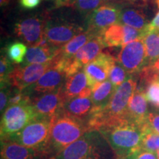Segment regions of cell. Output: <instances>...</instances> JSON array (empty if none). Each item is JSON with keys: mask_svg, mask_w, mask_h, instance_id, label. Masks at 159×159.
Returning <instances> with one entry per match:
<instances>
[{"mask_svg": "<svg viewBox=\"0 0 159 159\" xmlns=\"http://www.w3.org/2000/svg\"><path fill=\"white\" fill-rule=\"evenodd\" d=\"M146 124L140 125L129 119H124L98 131L108 141L117 158H124L141 150Z\"/></svg>", "mask_w": 159, "mask_h": 159, "instance_id": "cell-1", "label": "cell"}, {"mask_svg": "<svg viewBox=\"0 0 159 159\" xmlns=\"http://www.w3.org/2000/svg\"><path fill=\"white\" fill-rule=\"evenodd\" d=\"M108 141L98 130H90L52 159H116Z\"/></svg>", "mask_w": 159, "mask_h": 159, "instance_id": "cell-2", "label": "cell"}, {"mask_svg": "<svg viewBox=\"0 0 159 159\" xmlns=\"http://www.w3.org/2000/svg\"><path fill=\"white\" fill-rule=\"evenodd\" d=\"M88 131L86 123L66 114L63 109L52 117L49 150L53 158Z\"/></svg>", "mask_w": 159, "mask_h": 159, "instance_id": "cell-3", "label": "cell"}, {"mask_svg": "<svg viewBox=\"0 0 159 159\" xmlns=\"http://www.w3.org/2000/svg\"><path fill=\"white\" fill-rule=\"evenodd\" d=\"M50 128L51 118L36 116L20 132L1 141H11L27 148L47 150L51 154L49 150Z\"/></svg>", "mask_w": 159, "mask_h": 159, "instance_id": "cell-4", "label": "cell"}, {"mask_svg": "<svg viewBox=\"0 0 159 159\" xmlns=\"http://www.w3.org/2000/svg\"><path fill=\"white\" fill-rule=\"evenodd\" d=\"M36 116L31 104L7 107L1 119V140L20 132Z\"/></svg>", "mask_w": 159, "mask_h": 159, "instance_id": "cell-5", "label": "cell"}, {"mask_svg": "<svg viewBox=\"0 0 159 159\" xmlns=\"http://www.w3.org/2000/svg\"><path fill=\"white\" fill-rule=\"evenodd\" d=\"M116 61L129 75L140 72L148 65L144 40L139 39L122 46Z\"/></svg>", "mask_w": 159, "mask_h": 159, "instance_id": "cell-6", "label": "cell"}, {"mask_svg": "<svg viewBox=\"0 0 159 159\" xmlns=\"http://www.w3.org/2000/svg\"><path fill=\"white\" fill-rule=\"evenodd\" d=\"M66 61L60 54L55 57L52 66L33 85V91L38 94H42L61 88L66 79Z\"/></svg>", "mask_w": 159, "mask_h": 159, "instance_id": "cell-7", "label": "cell"}, {"mask_svg": "<svg viewBox=\"0 0 159 159\" xmlns=\"http://www.w3.org/2000/svg\"><path fill=\"white\" fill-rule=\"evenodd\" d=\"M52 63L53 60L45 63H32L24 66L14 67L9 76L10 84L18 91H24L37 83Z\"/></svg>", "mask_w": 159, "mask_h": 159, "instance_id": "cell-8", "label": "cell"}, {"mask_svg": "<svg viewBox=\"0 0 159 159\" xmlns=\"http://www.w3.org/2000/svg\"><path fill=\"white\" fill-rule=\"evenodd\" d=\"M105 47L101 35H97L90 40L74 56L67 58L66 63V77L75 74L84 68L85 65L94 61Z\"/></svg>", "mask_w": 159, "mask_h": 159, "instance_id": "cell-9", "label": "cell"}, {"mask_svg": "<svg viewBox=\"0 0 159 159\" xmlns=\"http://www.w3.org/2000/svg\"><path fill=\"white\" fill-rule=\"evenodd\" d=\"M122 7L104 5L91 13L88 19L87 30L101 35L111 26L119 24Z\"/></svg>", "mask_w": 159, "mask_h": 159, "instance_id": "cell-10", "label": "cell"}, {"mask_svg": "<svg viewBox=\"0 0 159 159\" xmlns=\"http://www.w3.org/2000/svg\"><path fill=\"white\" fill-rule=\"evenodd\" d=\"M116 62L115 57L105 52H101L94 61L85 66L83 70L91 90L97 84L107 80L111 69Z\"/></svg>", "mask_w": 159, "mask_h": 159, "instance_id": "cell-11", "label": "cell"}, {"mask_svg": "<svg viewBox=\"0 0 159 159\" xmlns=\"http://www.w3.org/2000/svg\"><path fill=\"white\" fill-rule=\"evenodd\" d=\"M62 87L52 92L39 94L34 98H31V105L37 116L52 118L62 111L66 102L63 96Z\"/></svg>", "mask_w": 159, "mask_h": 159, "instance_id": "cell-12", "label": "cell"}, {"mask_svg": "<svg viewBox=\"0 0 159 159\" xmlns=\"http://www.w3.org/2000/svg\"><path fill=\"white\" fill-rule=\"evenodd\" d=\"M47 23L38 17L27 18L16 25L15 32L30 47H35L45 37Z\"/></svg>", "mask_w": 159, "mask_h": 159, "instance_id": "cell-13", "label": "cell"}, {"mask_svg": "<svg viewBox=\"0 0 159 159\" xmlns=\"http://www.w3.org/2000/svg\"><path fill=\"white\" fill-rule=\"evenodd\" d=\"M83 31V27L70 23H47L45 37L49 44L55 47H62Z\"/></svg>", "mask_w": 159, "mask_h": 159, "instance_id": "cell-14", "label": "cell"}, {"mask_svg": "<svg viewBox=\"0 0 159 159\" xmlns=\"http://www.w3.org/2000/svg\"><path fill=\"white\" fill-rule=\"evenodd\" d=\"M48 151L27 148L11 141H1V159H51Z\"/></svg>", "mask_w": 159, "mask_h": 159, "instance_id": "cell-15", "label": "cell"}, {"mask_svg": "<svg viewBox=\"0 0 159 159\" xmlns=\"http://www.w3.org/2000/svg\"><path fill=\"white\" fill-rule=\"evenodd\" d=\"M148 102L145 91L137 87L129 101L127 113L128 119L140 125L146 124L149 114Z\"/></svg>", "mask_w": 159, "mask_h": 159, "instance_id": "cell-16", "label": "cell"}, {"mask_svg": "<svg viewBox=\"0 0 159 159\" xmlns=\"http://www.w3.org/2000/svg\"><path fill=\"white\" fill-rule=\"evenodd\" d=\"M94 105L89 98L76 97L69 99L63 107V111L69 116L83 121L87 124L92 114Z\"/></svg>", "mask_w": 159, "mask_h": 159, "instance_id": "cell-17", "label": "cell"}, {"mask_svg": "<svg viewBox=\"0 0 159 159\" xmlns=\"http://www.w3.org/2000/svg\"><path fill=\"white\" fill-rule=\"evenodd\" d=\"M87 86H89L88 80L83 69L75 74L67 77L62 87L63 94L66 100L78 97Z\"/></svg>", "mask_w": 159, "mask_h": 159, "instance_id": "cell-18", "label": "cell"}, {"mask_svg": "<svg viewBox=\"0 0 159 159\" xmlns=\"http://www.w3.org/2000/svg\"><path fill=\"white\" fill-rule=\"evenodd\" d=\"M60 48L53 46H47V47L36 46V47H30L26 55L24 65H27V63L32 64V63H48L60 54Z\"/></svg>", "mask_w": 159, "mask_h": 159, "instance_id": "cell-19", "label": "cell"}, {"mask_svg": "<svg viewBox=\"0 0 159 159\" xmlns=\"http://www.w3.org/2000/svg\"><path fill=\"white\" fill-rule=\"evenodd\" d=\"M119 24L137 30H143L149 25L144 12L136 7H122Z\"/></svg>", "mask_w": 159, "mask_h": 159, "instance_id": "cell-20", "label": "cell"}, {"mask_svg": "<svg viewBox=\"0 0 159 159\" xmlns=\"http://www.w3.org/2000/svg\"><path fill=\"white\" fill-rule=\"evenodd\" d=\"M116 88L110 80L99 83L92 89L90 98L92 100L95 109H101L108 105Z\"/></svg>", "mask_w": 159, "mask_h": 159, "instance_id": "cell-21", "label": "cell"}, {"mask_svg": "<svg viewBox=\"0 0 159 159\" xmlns=\"http://www.w3.org/2000/svg\"><path fill=\"white\" fill-rule=\"evenodd\" d=\"M97 35L89 30L77 35L66 44L60 48V55L65 58H71L83 46L86 44L90 40Z\"/></svg>", "mask_w": 159, "mask_h": 159, "instance_id": "cell-22", "label": "cell"}, {"mask_svg": "<svg viewBox=\"0 0 159 159\" xmlns=\"http://www.w3.org/2000/svg\"><path fill=\"white\" fill-rule=\"evenodd\" d=\"M105 47L124 46V25L116 24L111 26L101 35Z\"/></svg>", "mask_w": 159, "mask_h": 159, "instance_id": "cell-23", "label": "cell"}, {"mask_svg": "<svg viewBox=\"0 0 159 159\" xmlns=\"http://www.w3.org/2000/svg\"><path fill=\"white\" fill-rule=\"evenodd\" d=\"M143 40L146 48L148 65L153 64L159 59V30L150 32Z\"/></svg>", "mask_w": 159, "mask_h": 159, "instance_id": "cell-24", "label": "cell"}, {"mask_svg": "<svg viewBox=\"0 0 159 159\" xmlns=\"http://www.w3.org/2000/svg\"><path fill=\"white\" fill-rule=\"evenodd\" d=\"M141 150L157 152L159 150V134L149 128L148 122L144 127Z\"/></svg>", "mask_w": 159, "mask_h": 159, "instance_id": "cell-25", "label": "cell"}, {"mask_svg": "<svg viewBox=\"0 0 159 159\" xmlns=\"http://www.w3.org/2000/svg\"><path fill=\"white\" fill-rule=\"evenodd\" d=\"M102 5H104L102 0H74L70 7H74L83 14L90 15Z\"/></svg>", "mask_w": 159, "mask_h": 159, "instance_id": "cell-26", "label": "cell"}, {"mask_svg": "<svg viewBox=\"0 0 159 159\" xmlns=\"http://www.w3.org/2000/svg\"><path fill=\"white\" fill-rule=\"evenodd\" d=\"M27 50L28 49L25 43L21 42L13 43L7 47V56L13 63L19 64L23 62L24 58L27 55Z\"/></svg>", "mask_w": 159, "mask_h": 159, "instance_id": "cell-27", "label": "cell"}, {"mask_svg": "<svg viewBox=\"0 0 159 159\" xmlns=\"http://www.w3.org/2000/svg\"><path fill=\"white\" fill-rule=\"evenodd\" d=\"M131 76L132 75H129L126 70L116 61L112 66V68L111 69L108 77L109 80L116 89L128 78H130Z\"/></svg>", "mask_w": 159, "mask_h": 159, "instance_id": "cell-28", "label": "cell"}, {"mask_svg": "<svg viewBox=\"0 0 159 159\" xmlns=\"http://www.w3.org/2000/svg\"><path fill=\"white\" fill-rule=\"evenodd\" d=\"M12 64L9 59L5 55H2L0 60V82L1 85L10 84L9 76L13 71Z\"/></svg>", "mask_w": 159, "mask_h": 159, "instance_id": "cell-29", "label": "cell"}, {"mask_svg": "<svg viewBox=\"0 0 159 159\" xmlns=\"http://www.w3.org/2000/svg\"><path fill=\"white\" fill-rule=\"evenodd\" d=\"M145 96L149 102L159 107V79L151 83L145 90Z\"/></svg>", "mask_w": 159, "mask_h": 159, "instance_id": "cell-30", "label": "cell"}, {"mask_svg": "<svg viewBox=\"0 0 159 159\" xmlns=\"http://www.w3.org/2000/svg\"><path fill=\"white\" fill-rule=\"evenodd\" d=\"M11 84H5L1 85V91H0V110L1 113L2 114L3 111H5L7 108L8 105V101L11 97V93H10L9 86Z\"/></svg>", "mask_w": 159, "mask_h": 159, "instance_id": "cell-31", "label": "cell"}, {"mask_svg": "<svg viewBox=\"0 0 159 159\" xmlns=\"http://www.w3.org/2000/svg\"><path fill=\"white\" fill-rule=\"evenodd\" d=\"M147 122L151 130L159 134V113H149Z\"/></svg>", "mask_w": 159, "mask_h": 159, "instance_id": "cell-32", "label": "cell"}, {"mask_svg": "<svg viewBox=\"0 0 159 159\" xmlns=\"http://www.w3.org/2000/svg\"><path fill=\"white\" fill-rule=\"evenodd\" d=\"M130 159H158V156L156 152H150L144 150L137 151L130 156Z\"/></svg>", "mask_w": 159, "mask_h": 159, "instance_id": "cell-33", "label": "cell"}, {"mask_svg": "<svg viewBox=\"0 0 159 159\" xmlns=\"http://www.w3.org/2000/svg\"><path fill=\"white\" fill-rule=\"evenodd\" d=\"M20 5L25 9H33L40 4V0H19Z\"/></svg>", "mask_w": 159, "mask_h": 159, "instance_id": "cell-34", "label": "cell"}, {"mask_svg": "<svg viewBox=\"0 0 159 159\" xmlns=\"http://www.w3.org/2000/svg\"><path fill=\"white\" fill-rule=\"evenodd\" d=\"M149 33L153 30H159V11L150 23L147 26Z\"/></svg>", "mask_w": 159, "mask_h": 159, "instance_id": "cell-35", "label": "cell"}, {"mask_svg": "<svg viewBox=\"0 0 159 159\" xmlns=\"http://www.w3.org/2000/svg\"><path fill=\"white\" fill-rule=\"evenodd\" d=\"M102 1L104 5H114L119 6V7H122V5H124L125 4L128 2H133L134 0H102Z\"/></svg>", "mask_w": 159, "mask_h": 159, "instance_id": "cell-36", "label": "cell"}, {"mask_svg": "<svg viewBox=\"0 0 159 159\" xmlns=\"http://www.w3.org/2000/svg\"><path fill=\"white\" fill-rule=\"evenodd\" d=\"M91 92H92L91 89L89 86H87L86 88L83 89L82 92L79 94L78 97H82V98H89V97H91Z\"/></svg>", "mask_w": 159, "mask_h": 159, "instance_id": "cell-37", "label": "cell"}, {"mask_svg": "<svg viewBox=\"0 0 159 159\" xmlns=\"http://www.w3.org/2000/svg\"><path fill=\"white\" fill-rule=\"evenodd\" d=\"M74 0H55V5L56 7H62V6H69Z\"/></svg>", "mask_w": 159, "mask_h": 159, "instance_id": "cell-38", "label": "cell"}, {"mask_svg": "<svg viewBox=\"0 0 159 159\" xmlns=\"http://www.w3.org/2000/svg\"><path fill=\"white\" fill-rule=\"evenodd\" d=\"M153 66L154 68L156 69V70L157 71V72H158V74L159 75V59L153 63Z\"/></svg>", "mask_w": 159, "mask_h": 159, "instance_id": "cell-39", "label": "cell"}, {"mask_svg": "<svg viewBox=\"0 0 159 159\" xmlns=\"http://www.w3.org/2000/svg\"><path fill=\"white\" fill-rule=\"evenodd\" d=\"M9 2L10 0H0V5H1V7L7 5L9 4Z\"/></svg>", "mask_w": 159, "mask_h": 159, "instance_id": "cell-40", "label": "cell"}, {"mask_svg": "<svg viewBox=\"0 0 159 159\" xmlns=\"http://www.w3.org/2000/svg\"><path fill=\"white\" fill-rule=\"evenodd\" d=\"M156 154H157V156H158V159H159V150L157 151Z\"/></svg>", "mask_w": 159, "mask_h": 159, "instance_id": "cell-41", "label": "cell"}, {"mask_svg": "<svg viewBox=\"0 0 159 159\" xmlns=\"http://www.w3.org/2000/svg\"><path fill=\"white\" fill-rule=\"evenodd\" d=\"M116 159H130V157L129 156L128 158H116Z\"/></svg>", "mask_w": 159, "mask_h": 159, "instance_id": "cell-42", "label": "cell"}, {"mask_svg": "<svg viewBox=\"0 0 159 159\" xmlns=\"http://www.w3.org/2000/svg\"><path fill=\"white\" fill-rule=\"evenodd\" d=\"M144 1H146V0H144Z\"/></svg>", "mask_w": 159, "mask_h": 159, "instance_id": "cell-43", "label": "cell"}, {"mask_svg": "<svg viewBox=\"0 0 159 159\" xmlns=\"http://www.w3.org/2000/svg\"><path fill=\"white\" fill-rule=\"evenodd\" d=\"M158 108H159V107H158Z\"/></svg>", "mask_w": 159, "mask_h": 159, "instance_id": "cell-44", "label": "cell"}, {"mask_svg": "<svg viewBox=\"0 0 159 159\" xmlns=\"http://www.w3.org/2000/svg\"><path fill=\"white\" fill-rule=\"evenodd\" d=\"M51 159H52V158H51Z\"/></svg>", "mask_w": 159, "mask_h": 159, "instance_id": "cell-45", "label": "cell"}]
</instances>
